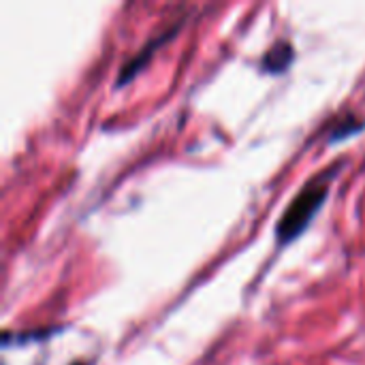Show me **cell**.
I'll use <instances>...</instances> for the list:
<instances>
[{"label":"cell","mask_w":365,"mask_h":365,"mask_svg":"<svg viewBox=\"0 0 365 365\" xmlns=\"http://www.w3.org/2000/svg\"><path fill=\"white\" fill-rule=\"evenodd\" d=\"M365 126L364 118L361 115H355V113H344L338 122H336V126H334V130H331V139L329 141H340V139H346L349 135H353V133H357V130H361Z\"/></svg>","instance_id":"cell-4"},{"label":"cell","mask_w":365,"mask_h":365,"mask_svg":"<svg viewBox=\"0 0 365 365\" xmlns=\"http://www.w3.org/2000/svg\"><path fill=\"white\" fill-rule=\"evenodd\" d=\"M293 58H295L293 45L289 41H278L276 45H272L265 51V56L261 60V68L265 73H282L293 62Z\"/></svg>","instance_id":"cell-3"},{"label":"cell","mask_w":365,"mask_h":365,"mask_svg":"<svg viewBox=\"0 0 365 365\" xmlns=\"http://www.w3.org/2000/svg\"><path fill=\"white\" fill-rule=\"evenodd\" d=\"M178 28L180 26H173L171 30H167V32H163V34H156L154 38H150L124 66H122V71H120V77H118V86H124L126 81H130L143 66H145V62L152 58V53L165 43V41H169L171 36H173V32H178Z\"/></svg>","instance_id":"cell-2"},{"label":"cell","mask_w":365,"mask_h":365,"mask_svg":"<svg viewBox=\"0 0 365 365\" xmlns=\"http://www.w3.org/2000/svg\"><path fill=\"white\" fill-rule=\"evenodd\" d=\"M338 167H340V163H336L329 169H323L310 182H306V186L295 195V199L291 201L287 212L280 216V222L276 227L278 244H289L306 231L310 220L319 214L321 205L325 203V199L329 195V186L338 173Z\"/></svg>","instance_id":"cell-1"}]
</instances>
